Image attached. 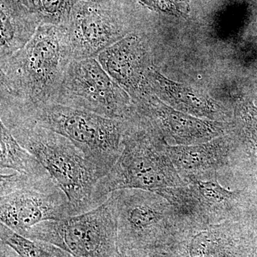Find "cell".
I'll return each instance as SVG.
<instances>
[{
	"label": "cell",
	"instance_id": "obj_11",
	"mask_svg": "<svg viewBox=\"0 0 257 257\" xmlns=\"http://www.w3.org/2000/svg\"><path fill=\"white\" fill-rule=\"evenodd\" d=\"M133 111L176 145H200L232 133L234 124L201 119L177 110L154 94L133 102Z\"/></svg>",
	"mask_w": 257,
	"mask_h": 257
},
{
	"label": "cell",
	"instance_id": "obj_15",
	"mask_svg": "<svg viewBox=\"0 0 257 257\" xmlns=\"http://www.w3.org/2000/svg\"><path fill=\"white\" fill-rule=\"evenodd\" d=\"M0 18L2 62L25 47L40 25L20 0H0Z\"/></svg>",
	"mask_w": 257,
	"mask_h": 257
},
{
	"label": "cell",
	"instance_id": "obj_9",
	"mask_svg": "<svg viewBox=\"0 0 257 257\" xmlns=\"http://www.w3.org/2000/svg\"><path fill=\"white\" fill-rule=\"evenodd\" d=\"M56 103L121 120L127 119L133 108L127 92L111 78L96 58L71 62Z\"/></svg>",
	"mask_w": 257,
	"mask_h": 257
},
{
	"label": "cell",
	"instance_id": "obj_4",
	"mask_svg": "<svg viewBox=\"0 0 257 257\" xmlns=\"http://www.w3.org/2000/svg\"><path fill=\"white\" fill-rule=\"evenodd\" d=\"M3 124L55 179L68 198L74 216L96 208L94 192L100 179L78 147L65 137L35 123Z\"/></svg>",
	"mask_w": 257,
	"mask_h": 257
},
{
	"label": "cell",
	"instance_id": "obj_3",
	"mask_svg": "<svg viewBox=\"0 0 257 257\" xmlns=\"http://www.w3.org/2000/svg\"><path fill=\"white\" fill-rule=\"evenodd\" d=\"M1 121H26L60 134L83 152L99 179L105 177L122 150L126 119L104 117L62 104L32 108H1Z\"/></svg>",
	"mask_w": 257,
	"mask_h": 257
},
{
	"label": "cell",
	"instance_id": "obj_19",
	"mask_svg": "<svg viewBox=\"0 0 257 257\" xmlns=\"http://www.w3.org/2000/svg\"><path fill=\"white\" fill-rule=\"evenodd\" d=\"M40 25L66 27L74 7L80 0H20Z\"/></svg>",
	"mask_w": 257,
	"mask_h": 257
},
{
	"label": "cell",
	"instance_id": "obj_1",
	"mask_svg": "<svg viewBox=\"0 0 257 257\" xmlns=\"http://www.w3.org/2000/svg\"><path fill=\"white\" fill-rule=\"evenodd\" d=\"M72 61L65 27L40 25L25 47L0 63L1 107L56 103Z\"/></svg>",
	"mask_w": 257,
	"mask_h": 257
},
{
	"label": "cell",
	"instance_id": "obj_2",
	"mask_svg": "<svg viewBox=\"0 0 257 257\" xmlns=\"http://www.w3.org/2000/svg\"><path fill=\"white\" fill-rule=\"evenodd\" d=\"M122 141V150L110 172L98 182L96 207L111 193L138 189L159 193L187 184L176 170L167 152V142L150 123L132 114Z\"/></svg>",
	"mask_w": 257,
	"mask_h": 257
},
{
	"label": "cell",
	"instance_id": "obj_5",
	"mask_svg": "<svg viewBox=\"0 0 257 257\" xmlns=\"http://www.w3.org/2000/svg\"><path fill=\"white\" fill-rule=\"evenodd\" d=\"M106 201L116 222L120 251L162 248L185 221L165 197L150 191L120 189Z\"/></svg>",
	"mask_w": 257,
	"mask_h": 257
},
{
	"label": "cell",
	"instance_id": "obj_20",
	"mask_svg": "<svg viewBox=\"0 0 257 257\" xmlns=\"http://www.w3.org/2000/svg\"><path fill=\"white\" fill-rule=\"evenodd\" d=\"M152 11L161 14L182 17L190 11L189 0H137Z\"/></svg>",
	"mask_w": 257,
	"mask_h": 257
},
{
	"label": "cell",
	"instance_id": "obj_13",
	"mask_svg": "<svg viewBox=\"0 0 257 257\" xmlns=\"http://www.w3.org/2000/svg\"><path fill=\"white\" fill-rule=\"evenodd\" d=\"M239 145V138L233 131L200 145L167 144V150L176 170L187 183L190 179L218 177L221 170L233 165Z\"/></svg>",
	"mask_w": 257,
	"mask_h": 257
},
{
	"label": "cell",
	"instance_id": "obj_6",
	"mask_svg": "<svg viewBox=\"0 0 257 257\" xmlns=\"http://www.w3.org/2000/svg\"><path fill=\"white\" fill-rule=\"evenodd\" d=\"M1 223L25 236L37 224L74 216L70 203L50 174L31 176L2 169Z\"/></svg>",
	"mask_w": 257,
	"mask_h": 257
},
{
	"label": "cell",
	"instance_id": "obj_7",
	"mask_svg": "<svg viewBox=\"0 0 257 257\" xmlns=\"http://www.w3.org/2000/svg\"><path fill=\"white\" fill-rule=\"evenodd\" d=\"M24 236L55 245L73 257H117L120 253L116 222L106 201L82 214L40 223Z\"/></svg>",
	"mask_w": 257,
	"mask_h": 257
},
{
	"label": "cell",
	"instance_id": "obj_14",
	"mask_svg": "<svg viewBox=\"0 0 257 257\" xmlns=\"http://www.w3.org/2000/svg\"><path fill=\"white\" fill-rule=\"evenodd\" d=\"M149 89L152 94L177 110L212 121L228 122L229 111L219 102L197 89L173 82L152 66L147 73Z\"/></svg>",
	"mask_w": 257,
	"mask_h": 257
},
{
	"label": "cell",
	"instance_id": "obj_21",
	"mask_svg": "<svg viewBox=\"0 0 257 257\" xmlns=\"http://www.w3.org/2000/svg\"><path fill=\"white\" fill-rule=\"evenodd\" d=\"M246 257H257V218L248 241Z\"/></svg>",
	"mask_w": 257,
	"mask_h": 257
},
{
	"label": "cell",
	"instance_id": "obj_22",
	"mask_svg": "<svg viewBox=\"0 0 257 257\" xmlns=\"http://www.w3.org/2000/svg\"><path fill=\"white\" fill-rule=\"evenodd\" d=\"M0 257H21L16 251L3 242H0Z\"/></svg>",
	"mask_w": 257,
	"mask_h": 257
},
{
	"label": "cell",
	"instance_id": "obj_12",
	"mask_svg": "<svg viewBox=\"0 0 257 257\" xmlns=\"http://www.w3.org/2000/svg\"><path fill=\"white\" fill-rule=\"evenodd\" d=\"M96 60L133 102L151 94L147 77L154 65L143 37L132 32L102 51Z\"/></svg>",
	"mask_w": 257,
	"mask_h": 257
},
{
	"label": "cell",
	"instance_id": "obj_18",
	"mask_svg": "<svg viewBox=\"0 0 257 257\" xmlns=\"http://www.w3.org/2000/svg\"><path fill=\"white\" fill-rule=\"evenodd\" d=\"M234 132L249 155L257 159V107L252 101L241 99L234 111Z\"/></svg>",
	"mask_w": 257,
	"mask_h": 257
},
{
	"label": "cell",
	"instance_id": "obj_10",
	"mask_svg": "<svg viewBox=\"0 0 257 257\" xmlns=\"http://www.w3.org/2000/svg\"><path fill=\"white\" fill-rule=\"evenodd\" d=\"M72 60L96 58L128 30L116 0H80L65 27Z\"/></svg>",
	"mask_w": 257,
	"mask_h": 257
},
{
	"label": "cell",
	"instance_id": "obj_16",
	"mask_svg": "<svg viewBox=\"0 0 257 257\" xmlns=\"http://www.w3.org/2000/svg\"><path fill=\"white\" fill-rule=\"evenodd\" d=\"M1 127V161L0 170L16 171L31 176H45L50 174L36 157L24 148L13 136L11 131L0 121Z\"/></svg>",
	"mask_w": 257,
	"mask_h": 257
},
{
	"label": "cell",
	"instance_id": "obj_17",
	"mask_svg": "<svg viewBox=\"0 0 257 257\" xmlns=\"http://www.w3.org/2000/svg\"><path fill=\"white\" fill-rule=\"evenodd\" d=\"M1 242L9 245L21 257H73L64 249L44 241H35L0 224Z\"/></svg>",
	"mask_w": 257,
	"mask_h": 257
},
{
	"label": "cell",
	"instance_id": "obj_8",
	"mask_svg": "<svg viewBox=\"0 0 257 257\" xmlns=\"http://www.w3.org/2000/svg\"><path fill=\"white\" fill-rule=\"evenodd\" d=\"M185 220L202 223L246 220L257 215V204L246 189L230 190L218 177L190 179L187 184L158 193Z\"/></svg>",
	"mask_w": 257,
	"mask_h": 257
}]
</instances>
